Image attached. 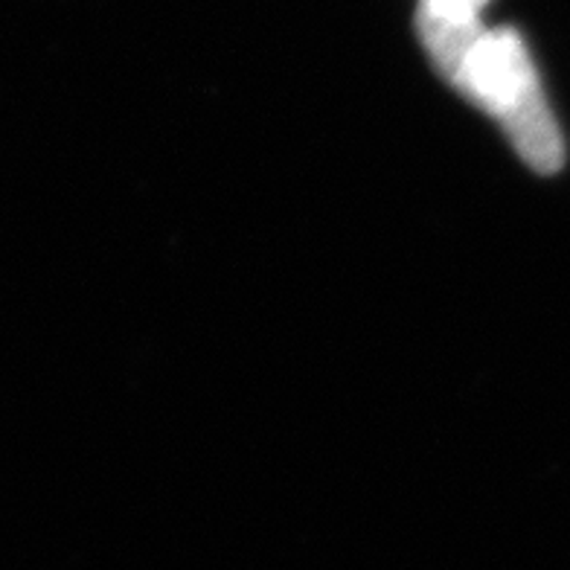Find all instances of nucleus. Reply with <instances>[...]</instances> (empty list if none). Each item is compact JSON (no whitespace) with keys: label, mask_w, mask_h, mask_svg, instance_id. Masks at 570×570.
<instances>
[{"label":"nucleus","mask_w":570,"mask_h":570,"mask_svg":"<svg viewBox=\"0 0 570 570\" xmlns=\"http://www.w3.org/2000/svg\"><path fill=\"white\" fill-rule=\"evenodd\" d=\"M416 32L436 70L501 122L530 169L541 175L562 169V131L521 36L507 27L489 30L481 18H440L422 9L416 12Z\"/></svg>","instance_id":"nucleus-1"},{"label":"nucleus","mask_w":570,"mask_h":570,"mask_svg":"<svg viewBox=\"0 0 570 570\" xmlns=\"http://www.w3.org/2000/svg\"><path fill=\"white\" fill-rule=\"evenodd\" d=\"M489 0H420L422 12L440 18H481Z\"/></svg>","instance_id":"nucleus-2"}]
</instances>
